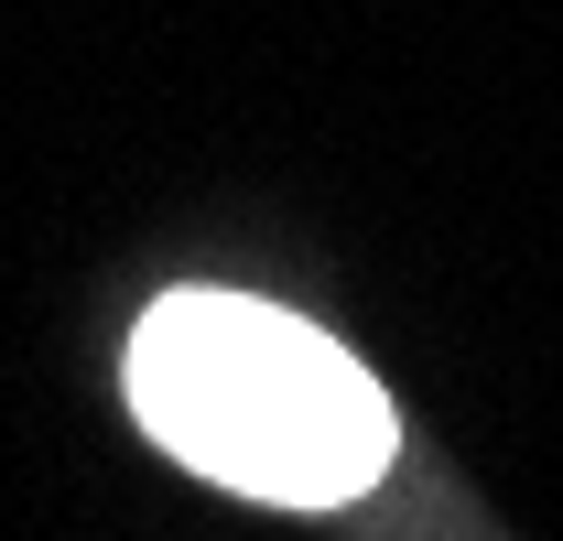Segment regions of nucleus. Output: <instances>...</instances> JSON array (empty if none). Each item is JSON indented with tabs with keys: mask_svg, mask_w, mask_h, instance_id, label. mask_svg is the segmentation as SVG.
<instances>
[{
	"mask_svg": "<svg viewBox=\"0 0 563 541\" xmlns=\"http://www.w3.org/2000/svg\"><path fill=\"white\" fill-rule=\"evenodd\" d=\"M141 422L228 487L261 498H357L390 466V411L314 325L239 292H174L131 336Z\"/></svg>",
	"mask_w": 563,
	"mask_h": 541,
	"instance_id": "obj_1",
	"label": "nucleus"
}]
</instances>
